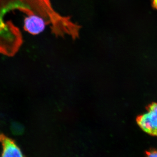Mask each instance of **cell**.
<instances>
[{
    "instance_id": "cell-6",
    "label": "cell",
    "mask_w": 157,
    "mask_h": 157,
    "mask_svg": "<svg viewBox=\"0 0 157 157\" xmlns=\"http://www.w3.org/2000/svg\"><path fill=\"white\" fill-rule=\"evenodd\" d=\"M145 157H157V150H151L146 151Z\"/></svg>"
},
{
    "instance_id": "cell-7",
    "label": "cell",
    "mask_w": 157,
    "mask_h": 157,
    "mask_svg": "<svg viewBox=\"0 0 157 157\" xmlns=\"http://www.w3.org/2000/svg\"><path fill=\"white\" fill-rule=\"evenodd\" d=\"M153 6L157 10V0H151Z\"/></svg>"
},
{
    "instance_id": "cell-3",
    "label": "cell",
    "mask_w": 157,
    "mask_h": 157,
    "mask_svg": "<svg viewBox=\"0 0 157 157\" xmlns=\"http://www.w3.org/2000/svg\"><path fill=\"white\" fill-rule=\"evenodd\" d=\"M0 143L2 148L0 157H24L14 140L2 133H0Z\"/></svg>"
},
{
    "instance_id": "cell-1",
    "label": "cell",
    "mask_w": 157,
    "mask_h": 157,
    "mask_svg": "<svg viewBox=\"0 0 157 157\" xmlns=\"http://www.w3.org/2000/svg\"><path fill=\"white\" fill-rule=\"evenodd\" d=\"M137 121L144 132L157 137V103L151 105Z\"/></svg>"
},
{
    "instance_id": "cell-2",
    "label": "cell",
    "mask_w": 157,
    "mask_h": 157,
    "mask_svg": "<svg viewBox=\"0 0 157 157\" xmlns=\"http://www.w3.org/2000/svg\"><path fill=\"white\" fill-rule=\"evenodd\" d=\"M47 25L46 20L36 14H27L24 20V29L33 36H37L43 33Z\"/></svg>"
},
{
    "instance_id": "cell-4",
    "label": "cell",
    "mask_w": 157,
    "mask_h": 157,
    "mask_svg": "<svg viewBox=\"0 0 157 157\" xmlns=\"http://www.w3.org/2000/svg\"><path fill=\"white\" fill-rule=\"evenodd\" d=\"M21 2H26L42 6H49L51 5L50 0H15Z\"/></svg>"
},
{
    "instance_id": "cell-5",
    "label": "cell",
    "mask_w": 157,
    "mask_h": 157,
    "mask_svg": "<svg viewBox=\"0 0 157 157\" xmlns=\"http://www.w3.org/2000/svg\"><path fill=\"white\" fill-rule=\"evenodd\" d=\"M22 128L20 124L18 123L14 122L11 126V129L12 132L14 134H18L22 131Z\"/></svg>"
}]
</instances>
